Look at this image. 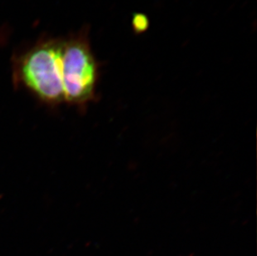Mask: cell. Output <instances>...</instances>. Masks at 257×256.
I'll return each instance as SVG.
<instances>
[{"instance_id":"1","label":"cell","mask_w":257,"mask_h":256,"mask_svg":"<svg viewBox=\"0 0 257 256\" xmlns=\"http://www.w3.org/2000/svg\"><path fill=\"white\" fill-rule=\"evenodd\" d=\"M63 38L42 37L13 56L12 78L39 102L57 106L64 102L62 81Z\"/></svg>"},{"instance_id":"3","label":"cell","mask_w":257,"mask_h":256,"mask_svg":"<svg viewBox=\"0 0 257 256\" xmlns=\"http://www.w3.org/2000/svg\"><path fill=\"white\" fill-rule=\"evenodd\" d=\"M133 23H134V29H137L138 32L145 30L148 25V20L143 15H139L136 16L134 18Z\"/></svg>"},{"instance_id":"2","label":"cell","mask_w":257,"mask_h":256,"mask_svg":"<svg viewBox=\"0 0 257 256\" xmlns=\"http://www.w3.org/2000/svg\"><path fill=\"white\" fill-rule=\"evenodd\" d=\"M99 63L92 53L88 29L63 38L62 81L64 102L82 106L94 97Z\"/></svg>"}]
</instances>
